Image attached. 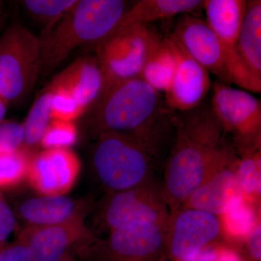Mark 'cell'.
I'll list each match as a JSON object with an SVG mask.
<instances>
[{
  "instance_id": "28",
  "label": "cell",
  "mask_w": 261,
  "mask_h": 261,
  "mask_svg": "<svg viewBox=\"0 0 261 261\" xmlns=\"http://www.w3.org/2000/svg\"><path fill=\"white\" fill-rule=\"evenodd\" d=\"M53 94L51 106V120L73 122L85 114L75 97L68 91L61 87H51Z\"/></svg>"
},
{
  "instance_id": "11",
  "label": "cell",
  "mask_w": 261,
  "mask_h": 261,
  "mask_svg": "<svg viewBox=\"0 0 261 261\" xmlns=\"http://www.w3.org/2000/svg\"><path fill=\"white\" fill-rule=\"evenodd\" d=\"M246 6L245 0H206L203 10L205 21L224 48L231 84L252 92L250 78L238 51L239 34Z\"/></svg>"
},
{
  "instance_id": "4",
  "label": "cell",
  "mask_w": 261,
  "mask_h": 261,
  "mask_svg": "<svg viewBox=\"0 0 261 261\" xmlns=\"http://www.w3.org/2000/svg\"><path fill=\"white\" fill-rule=\"evenodd\" d=\"M92 166L108 193L126 191L156 181L159 152L132 136L106 132L95 139Z\"/></svg>"
},
{
  "instance_id": "20",
  "label": "cell",
  "mask_w": 261,
  "mask_h": 261,
  "mask_svg": "<svg viewBox=\"0 0 261 261\" xmlns=\"http://www.w3.org/2000/svg\"><path fill=\"white\" fill-rule=\"evenodd\" d=\"M202 0H140L130 5L118 28L132 25H148L159 20L203 10Z\"/></svg>"
},
{
  "instance_id": "26",
  "label": "cell",
  "mask_w": 261,
  "mask_h": 261,
  "mask_svg": "<svg viewBox=\"0 0 261 261\" xmlns=\"http://www.w3.org/2000/svg\"><path fill=\"white\" fill-rule=\"evenodd\" d=\"M77 0H25L23 9L31 18L44 27L43 34L48 32L75 5Z\"/></svg>"
},
{
  "instance_id": "25",
  "label": "cell",
  "mask_w": 261,
  "mask_h": 261,
  "mask_svg": "<svg viewBox=\"0 0 261 261\" xmlns=\"http://www.w3.org/2000/svg\"><path fill=\"white\" fill-rule=\"evenodd\" d=\"M235 173L245 198L252 202L257 200L261 191L260 149L240 155L235 166Z\"/></svg>"
},
{
  "instance_id": "9",
  "label": "cell",
  "mask_w": 261,
  "mask_h": 261,
  "mask_svg": "<svg viewBox=\"0 0 261 261\" xmlns=\"http://www.w3.org/2000/svg\"><path fill=\"white\" fill-rule=\"evenodd\" d=\"M157 181L108 193L98 210V221L110 232L117 228L145 223H168L170 212Z\"/></svg>"
},
{
  "instance_id": "37",
  "label": "cell",
  "mask_w": 261,
  "mask_h": 261,
  "mask_svg": "<svg viewBox=\"0 0 261 261\" xmlns=\"http://www.w3.org/2000/svg\"><path fill=\"white\" fill-rule=\"evenodd\" d=\"M63 261H76L75 260L74 257L72 256V255H69L68 257L65 259Z\"/></svg>"
},
{
  "instance_id": "18",
  "label": "cell",
  "mask_w": 261,
  "mask_h": 261,
  "mask_svg": "<svg viewBox=\"0 0 261 261\" xmlns=\"http://www.w3.org/2000/svg\"><path fill=\"white\" fill-rule=\"evenodd\" d=\"M86 207L82 201L66 195H40L22 201L15 214L25 226H47L85 215Z\"/></svg>"
},
{
  "instance_id": "21",
  "label": "cell",
  "mask_w": 261,
  "mask_h": 261,
  "mask_svg": "<svg viewBox=\"0 0 261 261\" xmlns=\"http://www.w3.org/2000/svg\"><path fill=\"white\" fill-rule=\"evenodd\" d=\"M176 69V58L168 37H161L152 48L140 76L152 88L166 94L171 88Z\"/></svg>"
},
{
  "instance_id": "10",
  "label": "cell",
  "mask_w": 261,
  "mask_h": 261,
  "mask_svg": "<svg viewBox=\"0 0 261 261\" xmlns=\"http://www.w3.org/2000/svg\"><path fill=\"white\" fill-rule=\"evenodd\" d=\"M222 234L219 216L195 209L170 212L166 231V255L174 261L193 258Z\"/></svg>"
},
{
  "instance_id": "33",
  "label": "cell",
  "mask_w": 261,
  "mask_h": 261,
  "mask_svg": "<svg viewBox=\"0 0 261 261\" xmlns=\"http://www.w3.org/2000/svg\"><path fill=\"white\" fill-rule=\"evenodd\" d=\"M214 261H244L241 255L233 249L219 247L218 253Z\"/></svg>"
},
{
  "instance_id": "29",
  "label": "cell",
  "mask_w": 261,
  "mask_h": 261,
  "mask_svg": "<svg viewBox=\"0 0 261 261\" xmlns=\"http://www.w3.org/2000/svg\"><path fill=\"white\" fill-rule=\"evenodd\" d=\"M23 142L24 130L22 123L6 119L0 122V152L22 148Z\"/></svg>"
},
{
  "instance_id": "24",
  "label": "cell",
  "mask_w": 261,
  "mask_h": 261,
  "mask_svg": "<svg viewBox=\"0 0 261 261\" xmlns=\"http://www.w3.org/2000/svg\"><path fill=\"white\" fill-rule=\"evenodd\" d=\"M32 154L23 147L0 152V191L14 188L27 179Z\"/></svg>"
},
{
  "instance_id": "23",
  "label": "cell",
  "mask_w": 261,
  "mask_h": 261,
  "mask_svg": "<svg viewBox=\"0 0 261 261\" xmlns=\"http://www.w3.org/2000/svg\"><path fill=\"white\" fill-rule=\"evenodd\" d=\"M252 203L244 197L220 216L222 233L237 241H245L260 221Z\"/></svg>"
},
{
  "instance_id": "13",
  "label": "cell",
  "mask_w": 261,
  "mask_h": 261,
  "mask_svg": "<svg viewBox=\"0 0 261 261\" xmlns=\"http://www.w3.org/2000/svg\"><path fill=\"white\" fill-rule=\"evenodd\" d=\"M80 169V160L71 149H44L32 154L27 180L40 195H65L75 185Z\"/></svg>"
},
{
  "instance_id": "14",
  "label": "cell",
  "mask_w": 261,
  "mask_h": 261,
  "mask_svg": "<svg viewBox=\"0 0 261 261\" xmlns=\"http://www.w3.org/2000/svg\"><path fill=\"white\" fill-rule=\"evenodd\" d=\"M85 215L61 224L47 226H25L19 234L30 250L31 261H63L79 244L93 241L84 224Z\"/></svg>"
},
{
  "instance_id": "32",
  "label": "cell",
  "mask_w": 261,
  "mask_h": 261,
  "mask_svg": "<svg viewBox=\"0 0 261 261\" xmlns=\"http://www.w3.org/2000/svg\"><path fill=\"white\" fill-rule=\"evenodd\" d=\"M261 225L259 221L250 233L247 241V252L250 261H260L261 260Z\"/></svg>"
},
{
  "instance_id": "6",
  "label": "cell",
  "mask_w": 261,
  "mask_h": 261,
  "mask_svg": "<svg viewBox=\"0 0 261 261\" xmlns=\"http://www.w3.org/2000/svg\"><path fill=\"white\" fill-rule=\"evenodd\" d=\"M161 37L148 25H127L117 28L94 48L102 72V94L117 84L140 76L152 48Z\"/></svg>"
},
{
  "instance_id": "15",
  "label": "cell",
  "mask_w": 261,
  "mask_h": 261,
  "mask_svg": "<svg viewBox=\"0 0 261 261\" xmlns=\"http://www.w3.org/2000/svg\"><path fill=\"white\" fill-rule=\"evenodd\" d=\"M168 38L176 56V69L171 88L164 94L165 99L175 112H187L205 101L212 88L210 73L171 34Z\"/></svg>"
},
{
  "instance_id": "35",
  "label": "cell",
  "mask_w": 261,
  "mask_h": 261,
  "mask_svg": "<svg viewBox=\"0 0 261 261\" xmlns=\"http://www.w3.org/2000/svg\"><path fill=\"white\" fill-rule=\"evenodd\" d=\"M9 106V103L0 94V122L5 121Z\"/></svg>"
},
{
  "instance_id": "19",
  "label": "cell",
  "mask_w": 261,
  "mask_h": 261,
  "mask_svg": "<svg viewBox=\"0 0 261 261\" xmlns=\"http://www.w3.org/2000/svg\"><path fill=\"white\" fill-rule=\"evenodd\" d=\"M238 51L252 86L261 92V1L248 0L238 41Z\"/></svg>"
},
{
  "instance_id": "12",
  "label": "cell",
  "mask_w": 261,
  "mask_h": 261,
  "mask_svg": "<svg viewBox=\"0 0 261 261\" xmlns=\"http://www.w3.org/2000/svg\"><path fill=\"white\" fill-rule=\"evenodd\" d=\"M171 35L209 73L223 83L231 84L224 48L205 20L191 14L182 15Z\"/></svg>"
},
{
  "instance_id": "16",
  "label": "cell",
  "mask_w": 261,
  "mask_h": 261,
  "mask_svg": "<svg viewBox=\"0 0 261 261\" xmlns=\"http://www.w3.org/2000/svg\"><path fill=\"white\" fill-rule=\"evenodd\" d=\"M238 160L214 173L192 192L181 208L195 209L220 217L243 200L245 196L235 173Z\"/></svg>"
},
{
  "instance_id": "17",
  "label": "cell",
  "mask_w": 261,
  "mask_h": 261,
  "mask_svg": "<svg viewBox=\"0 0 261 261\" xmlns=\"http://www.w3.org/2000/svg\"><path fill=\"white\" fill-rule=\"evenodd\" d=\"M49 85L68 91L87 113L102 92V72L97 56L79 58L58 73Z\"/></svg>"
},
{
  "instance_id": "1",
  "label": "cell",
  "mask_w": 261,
  "mask_h": 261,
  "mask_svg": "<svg viewBox=\"0 0 261 261\" xmlns=\"http://www.w3.org/2000/svg\"><path fill=\"white\" fill-rule=\"evenodd\" d=\"M238 158L210 102L204 101L192 111L176 112L161 184L168 208H181L192 192Z\"/></svg>"
},
{
  "instance_id": "34",
  "label": "cell",
  "mask_w": 261,
  "mask_h": 261,
  "mask_svg": "<svg viewBox=\"0 0 261 261\" xmlns=\"http://www.w3.org/2000/svg\"><path fill=\"white\" fill-rule=\"evenodd\" d=\"M219 247L212 246L202 250L193 258L186 261H214L218 253Z\"/></svg>"
},
{
  "instance_id": "27",
  "label": "cell",
  "mask_w": 261,
  "mask_h": 261,
  "mask_svg": "<svg viewBox=\"0 0 261 261\" xmlns=\"http://www.w3.org/2000/svg\"><path fill=\"white\" fill-rule=\"evenodd\" d=\"M78 138V130L73 122L51 120L43 135L40 145L44 149H70Z\"/></svg>"
},
{
  "instance_id": "3",
  "label": "cell",
  "mask_w": 261,
  "mask_h": 261,
  "mask_svg": "<svg viewBox=\"0 0 261 261\" xmlns=\"http://www.w3.org/2000/svg\"><path fill=\"white\" fill-rule=\"evenodd\" d=\"M130 7L124 0H77L39 37L40 74L49 75L78 48L94 49L116 30Z\"/></svg>"
},
{
  "instance_id": "38",
  "label": "cell",
  "mask_w": 261,
  "mask_h": 261,
  "mask_svg": "<svg viewBox=\"0 0 261 261\" xmlns=\"http://www.w3.org/2000/svg\"><path fill=\"white\" fill-rule=\"evenodd\" d=\"M1 27H2V23H0V29H1Z\"/></svg>"
},
{
  "instance_id": "30",
  "label": "cell",
  "mask_w": 261,
  "mask_h": 261,
  "mask_svg": "<svg viewBox=\"0 0 261 261\" xmlns=\"http://www.w3.org/2000/svg\"><path fill=\"white\" fill-rule=\"evenodd\" d=\"M17 217L0 191V248L8 244V238L16 228Z\"/></svg>"
},
{
  "instance_id": "8",
  "label": "cell",
  "mask_w": 261,
  "mask_h": 261,
  "mask_svg": "<svg viewBox=\"0 0 261 261\" xmlns=\"http://www.w3.org/2000/svg\"><path fill=\"white\" fill-rule=\"evenodd\" d=\"M168 223H145L117 228L104 240L86 245L89 261H155L166 255Z\"/></svg>"
},
{
  "instance_id": "2",
  "label": "cell",
  "mask_w": 261,
  "mask_h": 261,
  "mask_svg": "<svg viewBox=\"0 0 261 261\" xmlns=\"http://www.w3.org/2000/svg\"><path fill=\"white\" fill-rule=\"evenodd\" d=\"M175 111L141 76L113 86L85 113L86 129L95 140L106 132L132 136L162 155L169 147Z\"/></svg>"
},
{
  "instance_id": "5",
  "label": "cell",
  "mask_w": 261,
  "mask_h": 261,
  "mask_svg": "<svg viewBox=\"0 0 261 261\" xmlns=\"http://www.w3.org/2000/svg\"><path fill=\"white\" fill-rule=\"evenodd\" d=\"M41 72V39L19 23L0 36V94L10 106L23 102Z\"/></svg>"
},
{
  "instance_id": "7",
  "label": "cell",
  "mask_w": 261,
  "mask_h": 261,
  "mask_svg": "<svg viewBox=\"0 0 261 261\" xmlns=\"http://www.w3.org/2000/svg\"><path fill=\"white\" fill-rule=\"evenodd\" d=\"M211 106L224 133L232 136L233 149L243 155L260 149L261 102L243 89L216 80Z\"/></svg>"
},
{
  "instance_id": "36",
  "label": "cell",
  "mask_w": 261,
  "mask_h": 261,
  "mask_svg": "<svg viewBox=\"0 0 261 261\" xmlns=\"http://www.w3.org/2000/svg\"><path fill=\"white\" fill-rule=\"evenodd\" d=\"M3 3L2 1H0V23L3 22V19H2V13H3Z\"/></svg>"
},
{
  "instance_id": "22",
  "label": "cell",
  "mask_w": 261,
  "mask_h": 261,
  "mask_svg": "<svg viewBox=\"0 0 261 261\" xmlns=\"http://www.w3.org/2000/svg\"><path fill=\"white\" fill-rule=\"evenodd\" d=\"M53 89L47 86L43 89L33 103L32 108L22 123L24 130L23 147L29 152L40 145L41 140L51 120Z\"/></svg>"
},
{
  "instance_id": "31",
  "label": "cell",
  "mask_w": 261,
  "mask_h": 261,
  "mask_svg": "<svg viewBox=\"0 0 261 261\" xmlns=\"http://www.w3.org/2000/svg\"><path fill=\"white\" fill-rule=\"evenodd\" d=\"M0 261H31L30 250L25 239L19 234L13 243L1 247Z\"/></svg>"
}]
</instances>
